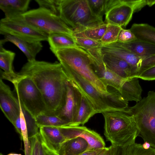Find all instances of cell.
Here are the masks:
<instances>
[{"instance_id":"1","label":"cell","mask_w":155,"mask_h":155,"mask_svg":"<svg viewBox=\"0 0 155 155\" xmlns=\"http://www.w3.org/2000/svg\"><path fill=\"white\" fill-rule=\"evenodd\" d=\"M18 73L34 82L43 96L48 114L55 115L63 106L69 78L59 62L28 61Z\"/></svg>"},{"instance_id":"2","label":"cell","mask_w":155,"mask_h":155,"mask_svg":"<svg viewBox=\"0 0 155 155\" xmlns=\"http://www.w3.org/2000/svg\"><path fill=\"white\" fill-rule=\"evenodd\" d=\"M52 52L64 69L76 72L103 93L111 92L95 72L92 58L87 51L76 46L58 49Z\"/></svg>"},{"instance_id":"3","label":"cell","mask_w":155,"mask_h":155,"mask_svg":"<svg viewBox=\"0 0 155 155\" xmlns=\"http://www.w3.org/2000/svg\"><path fill=\"white\" fill-rule=\"evenodd\" d=\"M64 70L69 81L89 101L97 113L124 111L128 107V102L118 91L109 94L103 93L76 72L70 70Z\"/></svg>"},{"instance_id":"4","label":"cell","mask_w":155,"mask_h":155,"mask_svg":"<svg viewBox=\"0 0 155 155\" xmlns=\"http://www.w3.org/2000/svg\"><path fill=\"white\" fill-rule=\"evenodd\" d=\"M104 118V135L111 145L122 147L135 143L139 132L132 115L124 111H107Z\"/></svg>"},{"instance_id":"5","label":"cell","mask_w":155,"mask_h":155,"mask_svg":"<svg viewBox=\"0 0 155 155\" xmlns=\"http://www.w3.org/2000/svg\"><path fill=\"white\" fill-rule=\"evenodd\" d=\"M59 16L77 32L104 24L103 18L95 15L87 0H60Z\"/></svg>"},{"instance_id":"6","label":"cell","mask_w":155,"mask_h":155,"mask_svg":"<svg viewBox=\"0 0 155 155\" xmlns=\"http://www.w3.org/2000/svg\"><path fill=\"white\" fill-rule=\"evenodd\" d=\"M127 110L133 116L144 142L155 148V91H149L147 96Z\"/></svg>"},{"instance_id":"7","label":"cell","mask_w":155,"mask_h":155,"mask_svg":"<svg viewBox=\"0 0 155 155\" xmlns=\"http://www.w3.org/2000/svg\"><path fill=\"white\" fill-rule=\"evenodd\" d=\"M19 75L13 84L20 103L35 117L48 114L43 96L34 82L28 77Z\"/></svg>"},{"instance_id":"8","label":"cell","mask_w":155,"mask_h":155,"mask_svg":"<svg viewBox=\"0 0 155 155\" xmlns=\"http://www.w3.org/2000/svg\"><path fill=\"white\" fill-rule=\"evenodd\" d=\"M22 15L27 23L48 35L59 32L72 36V29L59 16L45 9L39 7L31 9Z\"/></svg>"},{"instance_id":"9","label":"cell","mask_w":155,"mask_h":155,"mask_svg":"<svg viewBox=\"0 0 155 155\" xmlns=\"http://www.w3.org/2000/svg\"><path fill=\"white\" fill-rule=\"evenodd\" d=\"M0 33L10 35L31 41H48V35L27 23L22 15L0 21Z\"/></svg>"},{"instance_id":"10","label":"cell","mask_w":155,"mask_h":155,"mask_svg":"<svg viewBox=\"0 0 155 155\" xmlns=\"http://www.w3.org/2000/svg\"><path fill=\"white\" fill-rule=\"evenodd\" d=\"M134 13L130 0H108L105 13L106 23L125 27Z\"/></svg>"},{"instance_id":"11","label":"cell","mask_w":155,"mask_h":155,"mask_svg":"<svg viewBox=\"0 0 155 155\" xmlns=\"http://www.w3.org/2000/svg\"><path fill=\"white\" fill-rule=\"evenodd\" d=\"M59 128L66 140L77 137L84 139L88 144L87 150L106 147L105 142L101 135L85 126L67 125Z\"/></svg>"},{"instance_id":"12","label":"cell","mask_w":155,"mask_h":155,"mask_svg":"<svg viewBox=\"0 0 155 155\" xmlns=\"http://www.w3.org/2000/svg\"><path fill=\"white\" fill-rule=\"evenodd\" d=\"M81 94L69 81L66 86L65 103L63 106L55 114L67 121L71 125L76 117L81 103Z\"/></svg>"},{"instance_id":"13","label":"cell","mask_w":155,"mask_h":155,"mask_svg":"<svg viewBox=\"0 0 155 155\" xmlns=\"http://www.w3.org/2000/svg\"><path fill=\"white\" fill-rule=\"evenodd\" d=\"M0 106L5 117L13 125L20 115V103L2 79L0 81Z\"/></svg>"},{"instance_id":"14","label":"cell","mask_w":155,"mask_h":155,"mask_svg":"<svg viewBox=\"0 0 155 155\" xmlns=\"http://www.w3.org/2000/svg\"><path fill=\"white\" fill-rule=\"evenodd\" d=\"M102 53L114 56L127 62L132 68L131 78H134L138 68L143 58L130 52L119 45L117 42L103 45L100 47Z\"/></svg>"},{"instance_id":"15","label":"cell","mask_w":155,"mask_h":155,"mask_svg":"<svg viewBox=\"0 0 155 155\" xmlns=\"http://www.w3.org/2000/svg\"><path fill=\"white\" fill-rule=\"evenodd\" d=\"M39 134L45 146L54 155H58L61 145L66 140L59 127H40Z\"/></svg>"},{"instance_id":"16","label":"cell","mask_w":155,"mask_h":155,"mask_svg":"<svg viewBox=\"0 0 155 155\" xmlns=\"http://www.w3.org/2000/svg\"><path fill=\"white\" fill-rule=\"evenodd\" d=\"M5 42H10L18 47L25 54L28 61L35 59L37 55L42 50L43 45L40 41H26L10 35H4Z\"/></svg>"},{"instance_id":"17","label":"cell","mask_w":155,"mask_h":155,"mask_svg":"<svg viewBox=\"0 0 155 155\" xmlns=\"http://www.w3.org/2000/svg\"><path fill=\"white\" fill-rule=\"evenodd\" d=\"M0 45V67L3 71L1 70L2 79L7 80L12 84L19 76L18 73L13 70V63L15 56V53L7 50Z\"/></svg>"},{"instance_id":"18","label":"cell","mask_w":155,"mask_h":155,"mask_svg":"<svg viewBox=\"0 0 155 155\" xmlns=\"http://www.w3.org/2000/svg\"><path fill=\"white\" fill-rule=\"evenodd\" d=\"M30 0H0V8L5 18H11L22 15L27 12Z\"/></svg>"},{"instance_id":"19","label":"cell","mask_w":155,"mask_h":155,"mask_svg":"<svg viewBox=\"0 0 155 155\" xmlns=\"http://www.w3.org/2000/svg\"><path fill=\"white\" fill-rule=\"evenodd\" d=\"M101 54L103 61L108 68L123 78H130L132 68L127 62L114 56L102 53Z\"/></svg>"},{"instance_id":"20","label":"cell","mask_w":155,"mask_h":155,"mask_svg":"<svg viewBox=\"0 0 155 155\" xmlns=\"http://www.w3.org/2000/svg\"><path fill=\"white\" fill-rule=\"evenodd\" d=\"M117 42L120 46L142 58L155 54V45L136 39L128 42Z\"/></svg>"},{"instance_id":"21","label":"cell","mask_w":155,"mask_h":155,"mask_svg":"<svg viewBox=\"0 0 155 155\" xmlns=\"http://www.w3.org/2000/svg\"><path fill=\"white\" fill-rule=\"evenodd\" d=\"M138 78H128L120 88L119 92L127 101H134L137 102L142 98V89Z\"/></svg>"},{"instance_id":"22","label":"cell","mask_w":155,"mask_h":155,"mask_svg":"<svg viewBox=\"0 0 155 155\" xmlns=\"http://www.w3.org/2000/svg\"><path fill=\"white\" fill-rule=\"evenodd\" d=\"M88 146L86 141L80 137L66 140L61 145L58 155H80L87 150Z\"/></svg>"},{"instance_id":"23","label":"cell","mask_w":155,"mask_h":155,"mask_svg":"<svg viewBox=\"0 0 155 155\" xmlns=\"http://www.w3.org/2000/svg\"><path fill=\"white\" fill-rule=\"evenodd\" d=\"M48 41L52 52L60 49L77 46L73 36L61 33L54 32L49 34Z\"/></svg>"},{"instance_id":"24","label":"cell","mask_w":155,"mask_h":155,"mask_svg":"<svg viewBox=\"0 0 155 155\" xmlns=\"http://www.w3.org/2000/svg\"><path fill=\"white\" fill-rule=\"evenodd\" d=\"M104 64L97 74L107 86L111 87L119 92L128 78H124L119 76L108 68L105 63Z\"/></svg>"},{"instance_id":"25","label":"cell","mask_w":155,"mask_h":155,"mask_svg":"<svg viewBox=\"0 0 155 155\" xmlns=\"http://www.w3.org/2000/svg\"><path fill=\"white\" fill-rule=\"evenodd\" d=\"M97 112L89 101L81 94V103L75 119L70 126H78L83 125Z\"/></svg>"},{"instance_id":"26","label":"cell","mask_w":155,"mask_h":155,"mask_svg":"<svg viewBox=\"0 0 155 155\" xmlns=\"http://www.w3.org/2000/svg\"><path fill=\"white\" fill-rule=\"evenodd\" d=\"M137 39L155 45V28L146 23H134L130 29Z\"/></svg>"},{"instance_id":"27","label":"cell","mask_w":155,"mask_h":155,"mask_svg":"<svg viewBox=\"0 0 155 155\" xmlns=\"http://www.w3.org/2000/svg\"><path fill=\"white\" fill-rule=\"evenodd\" d=\"M116 155H155V148L151 147L149 149H145L142 144L135 142L124 147H117Z\"/></svg>"},{"instance_id":"28","label":"cell","mask_w":155,"mask_h":155,"mask_svg":"<svg viewBox=\"0 0 155 155\" xmlns=\"http://www.w3.org/2000/svg\"><path fill=\"white\" fill-rule=\"evenodd\" d=\"M107 24H104L96 27L73 32V37H81L100 41L106 29Z\"/></svg>"},{"instance_id":"29","label":"cell","mask_w":155,"mask_h":155,"mask_svg":"<svg viewBox=\"0 0 155 155\" xmlns=\"http://www.w3.org/2000/svg\"><path fill=\"white\" fill-rule=\"evenodd\" d=\"M35 119L39 128L42 127H60L69 125L67 121L54 114H42L36 117Z\"/></svg>"},{"instance_id":"30","label":"cell","mask_w":155,"mask_h":155,"mask_svg":"<svg viewBox=\"0 0 155 155\" xmlns=\"http://www.w3.org/2000/svg\"><path fill=\"white\" fill-rule=\"evenodd\" d=\"M20 104L21 111L25 120L29 139L39 134V128L37 124L35 117L27 111L20 103Z\"/></svg>"},{"instance_id":"31","label":"cell","mask_w":155,"mask_h":155,"mask_svg":"<svg viewBox=\"0 0 155 155\" xmlns=\"http://www.w3.org/2000/svg\"><path fill=\"white\" fill-rule=\"evenodd\" d=\"M107 24L106 29L100 41L103 45L117 42L119 34L122 28L117 25Z\"/></svg>"},{"instance_id":"32","label":"cell","mask_w":155,"mask_h":155,"mask_svg":"<svg viewBox=\"0 0 155 155\" xmlns=\"http://www.w3.org/2000/svg\"><path fill=\"white\" fill-rule=\"evenodd\" d=\"M76 46L86 51L101 47L103 45L101 41L81 37H73Z\"/></svg>"},{"instance_id":"33","label":"cell","mask_w":155,"mask_h":155,"mask_svg":"<svg viewBox=\"0 0 155 155\" xmlns=\"http://www.w3.org/2000/svg\"><path fill=\"white\" fill-rule=\"evenodd\" d=\"M92 12L97 16L103 18L105 14L108 0H87Z\"/></svg>"},{"instance_id":"34","label":"cell","mask_w":155,"mask_h":155,"mask_svg":"<svg viewBox=\"0 0 155 155\" xmlns=\"http://www.w3.org/2000/svg\"><path fill=\"white\" fill-rule=\"evenodd\" d=\"M39 7L47 10L59 16L60 0H35Z\"/></svg>"},{"instance_id":"35","label":"cell","mask_w":155,"mask_h":155,"mask_svg":"<svg viewBox=\"0 0 155 155\" xmlns=\"http://www.w3.org/2000/svg\"><path fill=\"white\" fill-rule=\"evenodd\" d=\"M155 66V54L142 59L138 69L135 78L138 77L144 71Z\"/></svg>"},{"instance_id":"36","label":"cell","mask_w":155,"mask_h":155,"mask_svg":"<svg viewBox=\"0 0 155 155\" xmlns=\"http://www.w3.org/2000/svg\"><path fill=\"white\" fill-rule=\"evenodd\" d=\"M137 38L130 29L122 28L119 34L117 41L126 43L134 41Z\"/></svg>"},{"instance_id":"37","label":"cell","mask_w":155,"mask_h":155,"mask_svg":"<svg viewBox=\"0 0 155 155\" xmlns=\"http://www.w3.org/2000/svg\"><path fill=\"white\" fill-rule=\"evenodd\" d=\"M29 139L31 144V155H40V140L39 134Z\"/></svg>"},{"instance_id":"38","label":"cell","mask_w":155,"mask_h":155,"mask_svg":"<svg viewBox=\"0 0 155 155\" xmlns=\"http://www.w3.org/2000/svg\"><path fill=\"white\" fill-rule=\"evenodd\" d=\"M137 78L144 80H155V66L144 71Z\"/></svg>"},{"instance_id":"39","label":"cell","mask_w":155,"mask_h":155,"mask_svg":"<svg viewBox=\"0 0 155 155\" xmlns=\"http://www.w3.org/2000/svg\"><path fill=\"white\" fill-rule=\"evenodd\" d=\"M105 148L87 150L80 155H99Z\"/></svg>"},{"instance_id":"40","label":"cell","mask_w":155,"mask_h":155,"mask_svg":"<svg viewBox=\"0 0 155 155\" xmlns=\"http://www.w3.org/2000/svg\"><path fill=\"white\" fill-rule=\"evenodd\" d=\"M40 155H54L52 153L48 150L42 143L40 139Z\"/></svg>"},{"instance_id":"41","label":"cell","mask_w":155,"mask_h":155,"mask_svg":"<svg viewBox=\"0 0 155 155\" xmlns=\"http://www.w3.org/2000/svg\"><path fill=\"white\" fill-rule=\"evenodd\" d=\"M116 147L112 145L108 147L107 150L105 155H116Z\"/></svg>"},{"instance_id":"42","label":"cell","mask_w":155,"mask_h":155,"mask_svg":"<svg viewBox=\"0 0 155 155\" xmlns=\"http://www.w3.org/2000/svg\"><path fill=\"white\" fill-rule=\"evenodd\" d=\"M142 145L144 148L146 149H149L151 147L150 144L147 142H144Z\"/></svg>"},{"instance_id":"43","label":"cell","mask_w":155,"mask_h":155,"mask_svg":"<svg viewBox=\"0 0 155 155\" xmlns=\"http://www.w3.org/2000/svg\"><path fill=\"white\" fill-rule=\"evenodd\" d=\"M108 147H106L99 155H105L107 150Z\"/></svg>"},{"instance_id":"44","label":"cell","mask_w":155,"mask_h":155,"mask_svg":"<svg viewBox=\"0 0 155 155\" xmlns=\"http://www.w3.org/2000/svg\"><path fill=\"white\" fill-rule=\"evenodd\" d=\"M7 155H21V154H17L15 153H10L8 154Z\"/></svg>"},{"instance_id":"45","label":"cell","mask_w":155,"mask_h":155,"mask_svg":"<svg viewBox=\"0 0 155 155\" xmlns=\"http://www.w3.org/2000/svg\"><path fill=\"white\" fill-rule=\"evenodd\" d=\"M0 155H3V154L2 153H0Z\"/></svg>"}]
</instances>
